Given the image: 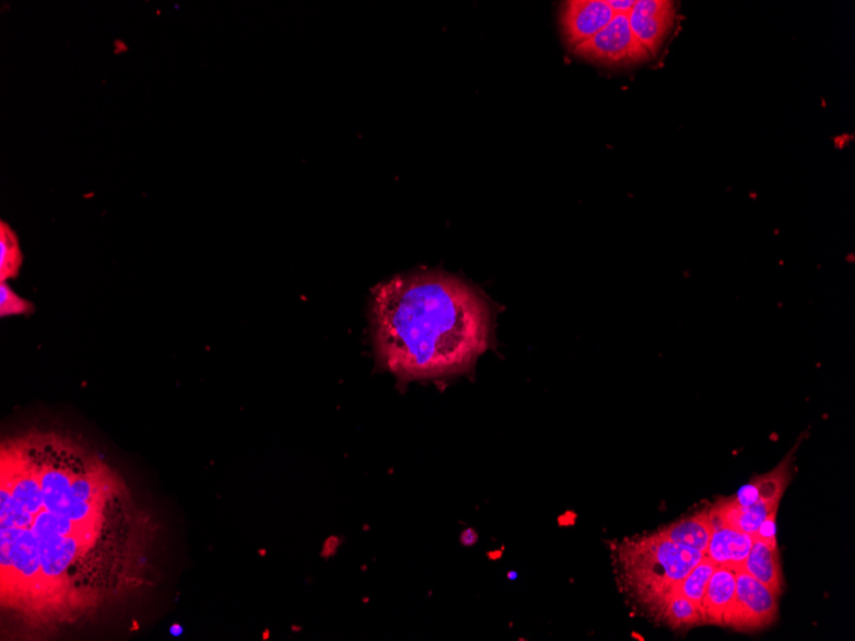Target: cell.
I'll use <instances>...</instances> for the list:
<instances>
[{
  "mask_svg": "<svg viewBox=\"0 0 855 641\" xmlns=\"http://www.w3.org/2000/svg\"><path fill=\"white\" fill-rule=\"evenodd\" d=\"M373 312L380 361L405 380L459 373L489 342V308L445 275L393 279L378 289Z\"/></svg>",
  "mask_w": 855,
  "mask_h": 641,
  "instance_id": "6da1fadb",
  "label": "cell"
},
{
  "mask_svg": "<svg viewBox=\"0 0 855 641\" xmlns=\"http://www.w3.org/2000/svg\"><path fill=\"white\" fill-rule=\"evenodd\" d=\"M617 557L621 586L628 597L656 618L704 555L677 545L658 529L622 541Z\"/></svg>",
  "mask_w": 855,
  "mask_h": 641,
  "instance_id": "7a4b0ae2",
  "label": "cell"
},
{
  "mask_svg": "<svg viewBox=\"0 0 855 641\" xmlns=\"http://www.w3.org/2000/svg\"><path fill=\"white\" fill-rule=\"evenodd\" d=\"M795 446L782 463L768 474L759 475L741 487L737 496L719 498L708 509L712 531L729 526L754 535L770 512L778 510L780 500L792 479Z\"/></svg>",
  "mask_w": 855,
  "mask_h": 641,
  "instance_id": "3957f363",
  "label": "cell"
},
{
  "mask_svg": "<svg viewBox=\"0 0 855 641\" xmlns=\"http://www.w3.org/2000/svg\"><path fill=\"white\" fill-rule=\"evenodd\" d=\"M37 452L44 458V464L36 462L40 486L44 496V509L52 514L84 524L94 514V503L80 500L73 494L71 485L73 473L61 463L62 452L55 444L48 443Z\"/></svg>",
  "mask_w": 855,
  "mask_h": 641,
  "instance_id": "277c9868",
  "label": "cell"
},
{
  "mask_svg": "<svg viewBox=\"0 0 855 641\" xmlns=\"http://www.w3.org/2000/svg\"><path fill=\"white\" fill-rule=\"evenodd\" d=\"M572 51L587 62L610 67L636 66L651 58L630 27L629 13L614 14L609 25Z\"/></svg>",
  "mask_w": 855,
  "mask_h": 641,
  "instance_id": "5b68a950",
  "label": "cell"
},
{
  "mask_svg": "<svg viewBox=\"0 0 855 641\" xmlns=\"http://www.w3.org/2000/svg\"><path fill=\"white\" fill-rule=\"evenodd\" d=\"M777 598L766 585L747 571L737 570V592L725 616L724 626L739 631L769 628L776 620Z\"/></svg>",
  "mask_w": 855,
  "mask_h": 641,
  "instance_id": "8992f818",
  "label": "cell"
},
{
  "mask_svg": "<svg viewBox=\"0 0 855 641\" xmlns=\"http://www.w3.org/2000/svg\"><path fill=\"white\" fill-rule=\"evenodd\" d=\"M609 0H569L561 5L560 26L572 50L601 32L614 18Z\"/></svg>",
  "mask_w": 855,
  "mask_h": 641,
  "instance_id": "52a82bcc",
  "label": "cell"
},
{
  "mask_svg": "<svg viewBox=\"0 0 855 641\" xmlns=\"http://www.w3.org/2000/svg\"><path fill=\"white\" fill-rule=\"evenodd\" d=\"M677 19V4L670 0H635L629 13L630 27L644 47L655 57L670 35Z\"/></svg>",
  "mask_w": 855,
  "mask_h": 641,
  "instance_id": "ba28073f",
  "label": "cell"
},
{
  "mask_svg": "<svg viewBox=\"0 0 855 641\" xmlns=\"http://www.w3.org/2000/svg\"><path fill=\"white\" fill-rule=\"evenodd\" d=\"M2 568L13 570L25 582L42 572L39 541L33 531L2 529Z\"/></svg>",
  "mask_w": 855,
  "mask_h": 641,
  "instance_id": "9c48e42d",
  "label": "cell"
},
{
  "mask_svg": "<svg viewBox=\"0 0 855 641\" xmlns=\"http://www.w3.org/2000/svg\"><path fill=\"white\" fill-rule=\"evenodd\" d=\"M754 535L733 529L729 526L712 531L706 557L717 566L739 570L753 547Z\"/></svg>",
  "mask_w": 855,
  "mask_h": 641,
  "instance_id": "30bf717a",
  "label": "cell"
},
{
  "mask_svg": "<svg viewBox=\"0 0 855 641\" xmlns=\"http://www.w3.org/2000/svg\"><path fill=\"white\" fill-rule=\"evenodd\" d=\"M735 592H737V570L717 566L702 601L703 623L724 626Z\"/></svg>",
  "mask_w": 855,
  "mask_h": 641,
  "instance_id": "8fae6325",
  "label": "cell"
},
{
  "mask_svg": "<svg viewBox=\"0 0 855 641\" xmlns=\"http://www.w3.org/2000/svg\"><path fill=\"white\" fill-rule=\"evenodd\" d=\"M34 533V532H33ZM39 541L42 558V575L48 579L62 576L70 563L78 556L80 549V535L63 537L52 532L34 533Z\"/></svg>",
  "mask_w": 855,
  "mask_h": 641,
  "instance_id": "7c38bea8",
  "label": "cell"
},
{
  "mask_svg": "<svg viewBox=\"0 0 855 641\" xmlns=\"http://www.w3.org/2000/svg\"><path fill=\"white\" fill-rule=\"evenodd\" d=\"M741 569L766 585L776 597L783 593L784 576L777 543H766L754 538L751 552Z\"/></svg>",
  "mask_w": 855,
  "mask_h": 641,
  "instance_id": "4fadbf2b",
  "label": "cell"
},
{
  "mask_svg": "<svg viewBox=\"0 0 855 641\" xmlns=\"http://www.w3.org/2000/svg\"><path fill=\"white\" fill-rule=\"evenodd\" d=\"M659 531L677 545L706 555L712 534L708 509L695 512L692 516L679 518L670 525L659 527Z\"/></svg>",
  "mask_w": 855,
  "mask_h": 641,
  "instance_id": "5bb4252c",
  "label": "cell"
},
{
  "mask_svg": "<svg viewBox=\"0 0 855 641\" xmlns=\"http://www.w3.org/2000/svg\"><path fill=\"white\" fill-rule=\"evenodd\" d=\"M28 464L30 456L27 455L26 469L24 473L19 474L17 479H14L12 485L10 482V487L14 500L22 504L30 514L35 516L44 509V496L37 467Z\"/></svg>",
  "mask_w": 855,
  "mask_h": 641,
  "instance_id": "9a60e30c",
  "label": "cell"
},
{
  "mask_svg": "<svg viewBox=\"0 0 855 641\" xmlns=\"http://www.w3.org/2000/svg\"><path fill=\"white\" fill-rule=\"evenodd\" d=\"M24 254L17 233L5 221L0 222V282H9L20 276Z\"/></svg>",
  "mask_w": 855,
  "mask_h": 641,
  "instance_id": "2e32d148",
  "label": "cell"
},
{
  "mask_svg": "<svg viewBox=\"0 0 855 641\" xmlns=\"http://www.w3.org/2000/svg\"><path fill=\"white\" fill-rule=\"evenodd\" d=\"M656 620H661L672 629H690L693 626L703 623L702 613L699 606L694 605L681 595H674L666 602V605L659 610Z\"/></svg>",
  "mask_w": 855,
  "mask_h": 641,
  "instance_id": "e0dca14e",
  "label": "cell"
},
{
  "mask_svg": "<svg viewBox=\"0 0 855 641\" xmlns=\"http://www.w3.org/2000/svg\"><path fill=\"white\" fill-rule=\"evenodd\" d=\"M717 564L711 561L708 557L704 556L702 560L694 566L692 571L682 580L677 587V592L674 595H681L689 601H692L694 605L701 609L704 594H706L707 586L712 574H714Z\"/></svg>",
  "mask_w": 855,
  "mask_h": 641,
  "instance_id": "ac0fdd59",
  "label": "cell"
},
{
  "mask_svg": "<svg viewBox=\"0 0 855 641\" xmlns=\"http://www.w3.org/2000/svg\"><path fill=\"white\" fill-rule=\"evenodd\" d=\"M35 308L32 301L17 295L9 282H0V316L11 318V316L28 315L34 313Z\"/></svg>",
  "mask_w": 855,
  "mask_h": 641,
  "instance_id": "d6986e66",
  "label": "cell"
},
{
  "mask_svg": "<svg viewBox=\"0 0 855 641\" xmlns=\"http://www.w3.org/2000/svg\"><path fill=\"white\" fill-rule=\"evenodd\" d=\"M94 486L95 482L90 478V475L73 474L71 489L80 500L94 503Z\"/></svg>",
  "mask_w": 855,
  "mask_h": 641,
  "instance_id": "ffe728a7",
  "label": "cell"
},
{
  "mask_svg": "<svg viewBox=\"0 0 855 641\" xmlns=\"http://www.w3.org/2000/svg\"><path fill=\"white\" fill-rule=\"evenodd\" d=\"M776 515L777 510L770 512L769 516L763 520L759 529L754 534L756 539H760L766 543H777L776 540Z\"/></svg>",
  "mask_w": 855,
  "mask_h": 641,
  "instance_id": "44dd1931",
  "label": "cell"
},
{
  "mask_svg": "<svg viewBox=\"0 0 855 641\" xmlns=\"http://www.w3.org/2000/svg\"><path fill=\"white\" fill-rule=\"evenodd\" d=\"M183 632H184V629L179 625H174L171 628V633L174 637H179V636H181Z\"/></svg>",
  "mask_w": 855,
  "mask_h": 641,
  "instance_id": "7402d4cb",
  "label": "cell"
}]
</instances>
